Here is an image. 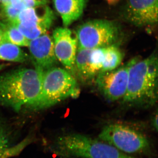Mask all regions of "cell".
I'll return each mask as SVG.
<instances>
[{
    "label": "cell",
    "mask_w": 158,
    "mask_h": 158,
    "mask_svg": "<svg viewBox=\"0 0 158 158\" xmlns=\"http://www.w3.org/2000/svg\"><path fill=\"white\" fill-rule=\"evenodd\" d=\"M44 72L19 68L0 75V104L16 111L27 107L40 91Z\"/></svg>",
    "instance_id": "cell-1"
},
{
    "label": "cell",
    "mask_w": 158,
    "mask_h": 158,
    "mask_svg": "<svg viewBox=\"0 0 158 158\" xmlns=\"http://www.w3.org/2000/svg\"><path fill=\"white\" fill-rule=\"evenodd\" d=\"M158 63L153 53L143 59H131L127 90L123 102L129 106L148 107L158 98Z\"/></svg>",
    "instance_id": "cell-2"
},
{
    "label": "cell",
    "mask_w": 158,
    "mask_h": 158,
    "mask_svg": "<svg viewBox=\"0 0 158 158\" xmlns=\"http://www.w3.org/2000/svg\"><path fill=\"white\" fill-rule=\"evenodd\" d=\"M45 148L60 158H137L99 139L76 133L57 136L47 142Z\"/></svg>",
    "instance_id": "cell-3"
},
{
    "label": "cell",
    "mask_w": 158,
    "mask_h": 158,
    "mask_svg": "<svg viewBox=\"0 0 158 158\" xmlns=\"http://www.w3.org/2000/svg\"><path fill=\"white\" fill-rule=\"evenodd\" d=\"M80 94L74 76L66 69L55 66L44 72L39 94L28 107L35 110H43L65 99L77 98Z\"/></svg>",
    "instance_id": "cell-4"
},
{
    "label": "cell",
    "mask_w": 158,
    "mask_h": 158,
    "mask_svg": "<svg viewBox=\"0 0 158 158\" xmlns=\"http://www.w3.org/2000/svg\"><path fill=\"white\" fill-rule=\"evenodd\" d=\"M98 138L128 155L145 154L151 151L150 144L147 138L138 131L124 125L106 126L100 133Z\"/></svg>",
    "instance_id": "cell-5"
},
{
    "label": "cell",
    "mask_w": 158,
    "mask_h": 158,
    "mask_svg": "<svg viewBox=\"0 0 158 158\" xmlns=\"http://www.w3.org/2000/svg\"><path fill=\"white\" fill-rule=\"evenodd\" d=\"M120 29L115 22L105 19L89 21L79 26L75 32L78 48H102L116 44Z\"/></svg>",
    "instance_id": "cell-6"
},
{
    "label": "cell",
    "mask_w": 158,
    "mask_h": 158,
    "mask_svg": "<svg viewBox=\"0 0 158 158\" xmlns=\"http://www.w3.org/2000/svg\"><path fill=\"white\" fill-rule=\"evenodd\" d=\"M131 60L116 69L99 74L96 83L99 90L108 100L123 99L127 90L129 72Z\"/></svg>",
    "instance_id": "cell-7"
},
{
    "label": "cell",
    "mask_w": 158,
    "mask_h": 158,
    "mask_svg": "<svg viewBox=\"0 0 158 158\" xmlns=\"http://www.w3.org/2000/svg\"><path fill=\"white\" fill-rule=\"evenodd\" d=\"M54 52L57 60L73 75L76 74L75 61L77 41L72 31L67 28L59 27L53 33Z\"/></svg>",
    "instance_id": "cell-8"
},
{
    "label": "cell",
    "mask_w": 158,
    "mask_h": 158,
    "mask_svg": "<svg viewBox=\"0 0 158 158\" xmlns=\"http://www.w3.org/2000/svg\"><path fill=\"white\" fill-rule=\"evenodd\" d=\"M124 16L134 25L143 27L158 22V0H128Z\"/></svg>",
    "instance_id": "cell-9"
},
{
    "label": "cell",
    "mask_w": 158,
    "mask_h": 158,
    "mask_svg": "<svg viewBox=\"0 0 158 158\" xmlns=\"http://www.w3.org/2000/svg\"><path fill=\"white\" fill-rule=\"evenodd\" d=\"M104 48H78L75 61L76 74L83 80L88 81L101 72Z\"/></svg>",
    "instance_id": "cell-10"
},
{
    "label": "cell",
    "mask_w": 158,
    "mask_h": 158,
    "mask_svg": "<svg viewBox=\"0 0 158 158\" xmlns=\"http://www.w3.org/2000/svg\"><path fill=\"white\" fill-rule=\"evenodd\" d=\"M28 47L35 68L44 72L56 65L53 40L47 33L30 40Z\"/></svg>",
    "instance_id": "cell-11"
},
{
    "label": "cell",
    "mask_w": 158,
    "mask_h": 158,
    "mask_svg": "<svg viewBox=\"0 0 158 158\" xmlns=\"http://www.w3.org/2000/svg\"><path fill=\"white\" fill-rule=\"evenodd\" d=\"M14 137L10 127L5 122L0 120V158L16 156L35 141V137L30 135L17 144H14Z\"/></svg>",
    "instance_id": "cell-12"
},
{
    "label": "cell",
    "mask_w": 158,
    "mask_h": 158,
    "mask_svg": "<svg viewBox=\"0 0 158 158\" xmlns=\"http://www.w3.org/2000/svg\"><path fill=\"white\" fill-rule=\"evenodd\" d=\"M55 19V15L52 10L45 5L27 8L20 11L18 18V22L34 23L48 31L52 25Z\"/></svg>",
    "instance_id": "cell-13"
},
{
    "label": "cell",
    "mask_w": 158,
    "mask_h": 158,
    "mask_svg": "<svg viewBox=\"0 0 158 158\" xmlns=\"http://www.w3.org/2000/svg\"><path fill=\"white\" fill-rule=\"evenodd\" d=\"M88 0H54L55 9L65 27L78 19L83 14Z\"/></svg>",
    "instance_id": "cell-14"
},
{
    "label": "cell",
    "mask_w": 158,
    "mask_h": 158,
    "mask_svg": "<svg viewBox=\"0 0 158 158\" xmlns=\"http://www.w3.org/2000/svg\"><path fill=\"white\" fill-rule=\"evenodd\" d=\"M27 59L28 55L18 46L5 40L0 43V60L23 62Z\"/></svg>",
    "instance_id": "cell-15"
},
{
    "label": "cell",
    "mask_w": 158,
    "mask_h": 158,
    "mask_svg": "<svg viewBox=\"0 0 158 158\" xmlns=\"http://www.w3.org/2000/svg\"><path fill=\"white\" fill-rule=\"evenodd\" d=\"M0 28L3 30V40L8 41L18 46L28 47L30 40L21 33L12 23L2 21Z\"/></svg>",
    "instance_id": "cell-16"
},
{
    "label": "cell",
    "mask_w": 158,
    "mask_h": 158,
    "mask_svg": "<svg viewBox=\"0 0 158 158\" xmlns=\"http://www.w3.org/2000/svg\"><path fill=\"white\" fill-rule=\"evenodd\" d=\"M123 58V53L116 44L104 48L103 62L101 73L113 70L118 68Z\"/></svg>",
    "instance_id": "cell-17"
},
{
    "label": "cell",
    "mask_w": 158,
    "mask_h": 158,
    "mask_svg": "<svg viewBox=\"0 0 158 158\" xmlns=\"http://www.w3.org/2000/svg\"><path fill=\"white\" fill-rule=\"evenodd\" d=\"M14 25L23 35L30 41L45 34L47 31L41 26L34 23H19L17 21Z\"/></svg>",
    "instance_id": "cell-18"
},
{
    "label": "cell",
    "mask_w": 158,
    "mask_h": 158,
    "mask_svg": "<svg viewBox=\"0 0 158 158\" xmlns=\"http://www.w3.org/2000/svg\"><path fill=\"white\" fill-rule=\"evenodd\" d=\"M20 11L15 8L11 4L2 6L0 11L1 17L2 21L15 24L18 21V18Z\"/></svg>",
    "instance_id": "cell-19"
},
{
    "label": "cell",
    "mask_w": 158,
    "mask_h": 158,
    "mask_svg": "<svg viewBox=\"0 0 158 158\" xmlns=\"http://www.w3.org/2000/svg\"><path fill=\"white\" fill-rule=\"evenodd\" d=\"M23 1L27 9L46 5L48 2L47 0H23Z\"/></svg>",
    "instance_id": "cell-20"
},
{
    "label": "cell",
    "mask_w": 158,
    "mask_h": 158,
    "mask_svg": "<svg viewBox=\"0 0 158 158\" xmlns=\"http://www.w3.org/2000/svg\"><path fill=\"white\" fill-rule=\"evenodd\" d=\"M11 5L19 11L27 9L23 0H11Z\"/></svg>",
    "instance_id": "cell-21"
},
{
    "label": "cell",
    "mask_w": 158,
    "mask_h": 158,
    "mask_svg": "<svg viewBox=\"0 0 158 158\" xmlns=\"http://www.w3.org/2000/svg\"><path fill=\"white\" fill-rule=\"evenodd\" d=\"M158 113L157 112L156 115L154 116L152 120L153 127L156 131L158 130Z\"/></svg>",
    "instance_id": "cell-22"
},
{
    "label": "cell",
    "mask_w": 158,
    "mask_h": 158,
    "mask_svg": "<svg viewBox=\"0 0 158 158\" xmlns=\"http://www.w3.org/2000/svg\"><path fill=\"white\" fill-rule=\"evenodd\" d=\"M2 4V6H7L11 4V0H1Z\"/></svg>",
    "instance_id": "cell-23"
},
{
    "label": "cell",
    "mask_w": 158,
    "mask_h": 158,
    "mask_svg": "<svg viewBox=\"0 0 158 158\" xmlns=\"http://www.w3.org/2000/svg\"><path fill=\"white\" fill-rule=\"evenodd\" d=\"M3 34H4V32H3V30L0 28V43L2 42V40Z\"/></svg>",
    "instance_id": "cell-24"
},
{
    "label": "cell",
    "mask_w": 158,
    "mask_h": 158,
    "mask_svg": "<svg viewBox=\"0 0 158 158\" xmlns=\"http://www.w3.org/2000/svg\"><path fill=\"white\" fill-rule=\"evenodd\" d=\"M7 65H6V64H1L0 65V71L2 70L4 68H6Z\"/></svg>",
    "instance_id": "cell-25"
},
{
    "label": "cell",
    "mask_w": 158,
    "mask_h": 158,
    "mask_svg": "<svg viewBox=\"0 0 158 158\" xmlns=\"http://www.w3.org/2000/svg\"><path fill=\"white\" fill-rule=\"evenodd\" d=\"M106 1L110 4H113V3H116L118 0H106Z\"/></svg>",
    "instance_id": "cell-26"
},
{
    "label": "cell",
    "mask_w": 158,
    "mask_h": 158,
    "mask_svg": "<svg viewBox=\"0 0 158 158\" xmlns=\"http://www.w3.org/2000/svg\"><path fill=\"white\" fill-rule=\"evenodd\" d=\"M0 17H1V15H0Z\"/></svg>",
    "instance_id": "cell-27"
},
{
    "label": "cell",
    "mask_w": 158,
    "mask_h": 158,
    "mask_svg": "<svg viewBox=\"0 0 158 158\" xmlns=\"http://www.w3.org/2000/svg\"><path fill=\"white\" fill-rule=\"evenodd\" d=\"M0 1H1V0H0Z\"/></svg>",
    "instance_id": "cell-28"
}]
</instances>
